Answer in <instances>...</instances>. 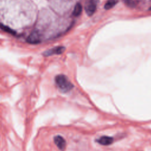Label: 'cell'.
I'll return each mask as SVG.
<instances>
[{
  "instance_id": "1",
  "label": "cell",
  "mask_w": 151,
  "mask_h": 151,
  "mask_svg": "<svg viewBox=\"0 0 151 151\" xmlns=\"http://www.w3.org/2000/svg\"><path fill=\"white\" fill-rule=\"evenodd\" d=\"M55 82L59 89L64 93L70 91L74 87L68 78L63 74L57 76L55 78Z\"/></svg>"
},
{
  "instance_id": "2",
  "label": "cell",
  "mask_w": 151,
  "mask_h": 151,
  "mask_svg": "<svg viewBox=\"0 0 151 151\" xmlns=\"http://www.w3.org/2000/svg\"><path fill=\"white\" fill-rule=\"evenodd\" d=\"M84 8L86 14L91 16L92 15L96 9V5L94 0H86Z\"/></svg>"
},
{
  "instance_id": "3",
  "label": "cell",
  "mask_w": 151,
  "mask_h": 151,
  "mask_svg": "<svg viewBox=\"0 0 151 151\" xmlns=\"http://www.w3.org/2000/svg\"><path fill=\"white\" fill-rule=\"evenodd\" d=\"M65 48L63 46H58L54 48H52L51 49H49L43 52V55L45 57L51 56L52 55H58L63 53L65 51Z\"/></svg>"
},
{
  "instance_id": "4",
  "label": "cell",
  "mask_w": 151,
  "mask_h": 151,
  "mask_svg": "<svg viewBox=\"0 0 151 151\" xmlns=\"http://www.w3.org/2000/svg\"><path fill=\"white\" fill-rule=\"evenodd\" d=\"M54 141L55 144L60 150H64L66 146V142L62 136L60 135L55 136L54 138Z\"/></svg>"
},
{
  "instance_id": "5",
  "label": "cell",
  "mask_w": 151,
  "mask_h": 151,
  "mask_svg": "<svg viewBox=\"0 0 151 151\" xmlns=\"http://www.w3.org/2000/svg\"><path fill=\"white\" fill-rule=\"evenodd\" d=\"M27 41L30 44H38L40 42V38L37 31L32 32L28 37Z\"/></svg>"
},
{
  "instance_id": "6",
  "label": "cell",
  "mask_w": 151,
  "mask_h": 151,
  "mask_svg": "<svg viewBox=\"0 0 151 151\" xmlns=\"http://www.w3.org/2000/svg\"><path fill=\"white\" fill-rule=\"evenodd\" d=\"M113 138L110 136H103L100 137L99 139H97L96 140L97 142H98L99 144L101 145H104V146H107L111 145L113 142Z\"/></svg>"
},
{
  "instance_id": "7",
  "label": "cell",
  "mask_w": 151,
  "mask_h": 151,
  "mask_svg": "<svg viewBox=\"0 0 151 151\" xmlns=\"http://www.w3.org/2000/svg\"><path fill=\"white\" fill-rule=\"evenodd\" d=\"M81 12H82V5L80 3L76 4V5L74 6V11L73 12V15L75 17H77L80 15Z\"/></svg>"
},
{
  "instance_id": "8",
  "label": "cell",
  "mask_w": 151,
  "mask_h": 151,
  "mask_svg": "<svg viewBox=\"0 0 151 151\" xmlns=\"http://www.w3.org/2000/svg\"><path fill=\"white\" fill-rule=\"evenodd\" d=\"M117 1L118 0H108L104 5V8L106 9H110L116 4Z\"/></svg>"
},
{
  "instance_id": "9",
  "label": "cell",
  "mask_w": 151,
  "mask_h": 151,
  "mask_svg": "<svg viewBox=\"0 0 151 151\" xmlns=\"http://www.w3.org/2000/svg\"><path fill=\"white\" fill-rule=\"evenodd\" d=\"M0 28H1V29L4 30L5 32H8V33H9V34H13V35L15 34V31H14L13 29H12L11 28H10L9 27H8L6 26V25H4L1 24H0Z\"/></svg>"
},
{
  "instance_id": "10",
  "label": "cell",
  "mask_w": 151,
  "mask_h": 151,
  "mask_svg": "<svg viewBox=\"0 0 151 151\" xmlns=\"http://www.w3.org/2000/svg\"><path fill=\"white\" fill-rule=\"evenodd\" d=\"M149 11H151V7H150V8H149Z\"/></svg>"
}]
</instances>
